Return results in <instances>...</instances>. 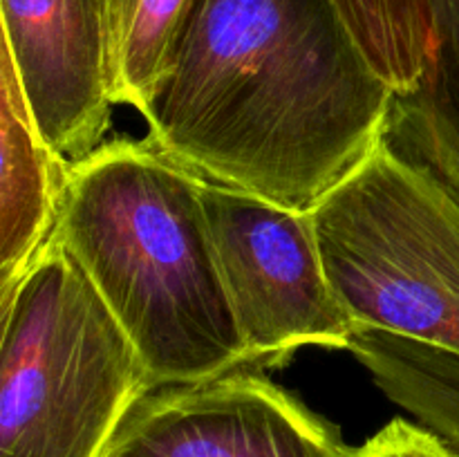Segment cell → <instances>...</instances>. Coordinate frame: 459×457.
<instances>
[{
  "label": "cell",
  "instance_id": "30bf717a",
  "mask_svg": "<svg viewBox=\"0 0 459 457\" xmlns=\"http://www.w3.org/2000/svg\"><path fill=\"white\" fill-rule=\"evenodd\" d=\"M348 349L390 401L459 453V354L363 325Z\"/></svg>",
  "mask_w": 459,
  "mask_h": 457
},
{
  "label": "cell",
  "instance_id": "9c48e42d",
  "mask_svg": "<svg viewBox=\"0 0 459 457\" xmlns=\"http://www.w3.org/2000/svg\"><path fill=\"white\" fill-rule=\"evenodd\" d=\"M384 143L459 200V0H433L424 70L394 92Z\"/></svg>",
  "mask_w": 459,
  "mask_h": 457
},
{
  "label": "cell",
  "instance_id": "ba28073f",
  "mask_svg": "<svg viewBox=\"0 0 459 457\" xmlns=\"http://www.w3.org/2000/svg\"><path fill=\"white\" fill-rule=\"evenodd\" d=\"M72 161L40 133L9 52L0 49V300L52 237Z\"/></svg>",
  "mask_w": 459,
  "mask_h": 457
},
{
  "label": "cell",
  "instance_id": "7c38bea8",
  "mask_svg": "<svg viewBox=\"0 0 459 457\" xmlns=\"http://www.w3.org/2000/svg\"><path fill=\"white\" fill-rule=\"evenodd\" d=\"M377 74L403 92L424 70L433 0H332Z\"/></svg>",
  "mask_w": 459,
  "mask_h": 457
},
{
  "label": "cell",
  "instance_id": "8992f818",
  "mask_svg": "<svg viewBox=\"0 0 459 457\" xmlns=\"http://www.w3.org/2000/svg\"><path fill=\"white\" fill-rule=\"evenodd\" d=\"M103 457H352V448L276 384L236 370L152 388Z\"/></svg>",
  "mask_w": 459,
  "mask_h": 457
},
{
  "label": "cell",
  "instance_id": "5b68a950",
  "mask_svg": "<svg viewBox=\"0 0 459 457\" xmlns=\"http://www.w3.org/2000/svg\"><path fill=\"white\" fill-rule=\"evenodd\" d=\"M200 197L251 366H281L303 345L350 348L357 325L332 289L312 215L204 179Z\"/></svg>",
  "mask_w": 459,
  "mask_h": 457
},
{
  "label": "cell",
  "instance_id": "7a4b0ae2",
  "mask_svg": "<svg viewBox=\"0 0 459 457\" xmlns=\"http://www.w3.org/2000/svg\"><path fill=\"white\" fill-rule=\"evenodd\" d=\"M200 186L148 142L101 143L72 161L52 233L133 341L155 388L251 366Z\"/></svg>",
  "mask_w": 459,
  "mask_h": 457
},
{
  "label": "cell",
  "instance_id": "6da1fadb",
  "mask_svg": "<svg viewBox=\"0 0 459 457\" xmlns=\"http://www.w3.org/2000/svg\"><path fill=\"white\" fill-rule=\"evenodd\" d=\"M393 99L332 0H200L142 116L195 177L309 213L384 142Z\"/></svg>",
  "mask_w": 459,
  "mask_h": 457
},
{
  "label": "cell",
  "instance_id": "3957f363",
  "mask_svg": "<svg viewBox=\"0 0 459 457\" xmlns=\"http://www.w3.org/2000/svg\"><path fill=\"white\" fill-rule=\"evenodd\" d=\"M0 457L106 455L155 384L56 237L0 300Z\"/></svg>",
  "mask_w": 459,
  "mask_h": 457
},
{
  "label": "cell",
  "instance_id": "8fae6325",
  "mask_svg": "<svg viewBox=\"0 0 459 457\" xmlns=\"http://www.w3.org/2000/svg\"><path fill=\"white\" fill-rule=\"evenodd\" d=\"M200 0H106L108 70L115 106L142 115Z\"/></svg>",
  "mask_w": 459,
  "mask_h": 457
},
{
  "label": "cell",
  "instance_id": "4fadbf2b",
  "mask_svg": "<svg viewBox=\"0 0 459 457\" xmlns=\"http://www.w3.org/2000/svg\"><path fill=\"white\" fill-rule=\"evenodd\" d=\"M352 457H459V453L426 426L397 417L363 446L352 448Z\"/></svg>",
  "mask_w": 459,
  "mask_h": 457
},
{
  "label": "cell",
  "instance_id": "277c9868",
  "mask_svg": "<svg viewBox=\"0 0 459 457\" xmlns=\"http://www.w3.org/2000/svg\"><path fill=\"white\" fill-rule=\"evenodd\" d=\"M354 325L459 354V200L384 142L312 211Z\"/></svg>",
  "mask_w": 459,
  "mask_h": 457
},
{
  "label": "cell",
  "instance_id": "52a82bcc",
  "mask_svg": "<svg viewBox=\"0 0 459 457\" xmlns=\"http://www.w3.org/2000/svg\"><path fill=\"white\" fill-rule=\"evenodd\" d=\"M3 45L49 146L79 161L110 128L106 0H3Z\"/></svg>",
  "mask_w": 459,
  "mask_h": 457
}]
</instances>
